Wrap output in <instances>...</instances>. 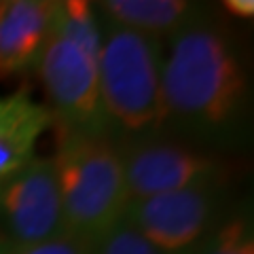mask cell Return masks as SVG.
Masks as SVG:
<instances>
[{
    "mask_svg": "<svg viewBox=\"0 0 254 254\" xmlns=\"http://www.w3.org/2000/svg\"><path fill=\"white\" fill-rule=\"evenodd\" d=\"M248 76L233 41L205 15L170 38L161 66L163 131L229 138L246 115Z\"/></svg>",
    "mask_w": 254,
    "mask_h": 254,
    "instance_id": "6da1fadb",
    "label": "cell"
},
{
    "mask_svg": "<svg viewBox=\"0 0 254 254\" xmlns=\"http://www.w3.org/2000/svg\"><path fill=\"white\" fill-rule=\"evenodd\" d=\"M102 21L93 2H55L51 34L36 64L53 123L62 133L104 136L100 106Z\"/></svg>",
    "mask_w": 254,
    "mask_h": 254,
    "instance_id": "7a4b0ae2",
    "label": "cell"
},
{
    "mask_svg": "<svg viewBox=\"0 0 254 254\" xmlns=\"http://www.w3.org/2000/svg\"><path fill=\"white\" fill-rule=\"evenodd\" d=\"M161 66L159 41L102 21L100 106L104 133L117 146L163 133Z\"/></svg>",
    "mask_w": 254,
    "mask_h": 254,
    "instance_id": "3957f363",
    "label": "cell"
},
{
    "mask_svg": "<svg viewBox=\"0 0 254 254\" xmlns=\"http://www.w3.org/2000/svg\"><path fill=\"white\" fill-rule=\"evenodd\" d=\"M64 233L91 244L125 220L129 193L119 146L104 136L62 133L53 155Z\"/></svg>",
    "mask_w": 254,
    "mask_h": 254,
    "instance_id": "277c9868",
    "label": "cell"
},
{
    "mask_svg": "<svg viewBox=\"0 0 254 254\" xmlns=\"http://www.w3.org/2000/svg\"><path fill=\"white\" fill-rule=\"evenodd\" d=\"M216 185L203 182L129 201L125 222L161 254H187L216 227Z\"/></svg>",
    "mask_w": 254,
    "mask_h": 254,
    "instance_id": "5b68a950",
    "label": "cell"
},
{
    "mask_svg": "<svg viewBox=\"0 0 254 254\" xmlns=\"http://www.w3.org/2000/svg\"><path fill=\"white\" fill-rule=\"evenodd\" d=\"M64 233V214L53 157L34 155L0 182V240L30 246Z\"/></svg>",
    "mask_w": 254,
    "mask_h": 254,
    "instance_id": "8992f818",
    "label": "cell"
},
{
    "mask_svg": "<svg viewBox=\"0 0 254 254\" xmlns=\"http://www.w3.org/2000/svg\"><path fill=\"white\" fill-rule=\"evenodd\" d=\"M129 201L216 182L218 163L199 150L161 136L119 146Z\"/></svg>",
    "mask_w": 254,
    "mask_h": 254,
    "instance_id": "52a82bcc",
    "label": "cell"
},
{
    "mask_svg": "<svg viewBox=\"0 0 254 254\" xmlns=\"http://www.w3.org/2000/svg\"><path fill=\"white\" fill-rule=\"evenodd\" d=\"M58 0H0V78L36 68L51 34Z\"/></svg>",
    "mask_w": 254,
    "mask_h": 254,
    "instance_id": "ba28073f",
    "label": "cell"
},
{
    "mask_svg": "<svg viewBox=\"0 0 254 254\" xmlns=\"http://www.w3.org/2000/svg\"><path fill=\"white\" fill-rule=\"evenodd\" d=\"M53 125V115L28 93L0 95V182L36 155V144Z\"/></svg>",
    "mask_w": 254,
    "mask_h": 254,
    "instance_id": "9c48e42d",
    "label": "cell"
},
{
    "mask_svg": "<svg viewBox=\"0 0 254 254\" xmlns=\"http://www.w3.org/2000/svg\"><path fill=\"white\" fill-rule=\"evenodd\" d=\"M100 19L163 43L199 19L205 11L189 0H102L93 2Z\"/></svg>",
    "mask_w": 254,
    "mask_h": 254,
    "instance_id": "30bf717a",
    "label": "cell"
},
{
    "mask_svg": "<svg viewBox=\"0 0 254 254\" xmlns=\"http://www.w3.org/2000/svg\"><path fill=\"white\" fill-rule=\"evenodd\" d=\"M187 254H254V231L248 216L220 222Z\"/></svg>",
    "mask_w": 254,
    "mask_h": 254,
    "instance_id": "8fae6325",
    "label": "cell"
},
{
    "mask_svg": "<svg viewBox=\"0 0 254 254\" xmlns=\"http://www.w3.org/2000/svg\"><path fill=\"white\" fill-rule=\"evenodd\" d=\"M87 254H161L153 248L131 225L123 220L121 225L110 229L106 235L89 244Z\"/></svg>",
    "mask_w": 254,
    "mask_h": 254,
    "instance_id": "7c38bea8",
    "label": "cell"
},
{
    "mask_svg": "<svg viewBox=\"0 0 254 254\" xmlns=\"http://www.w3.org/2000/svg\"><path fill=\"white\" fill-rule=\"evenodd\" d=\"M89 244L81 242L76 237L62 233L53 240L30 244V246H9L4 244L0 246V254H87Z\"/></svg>",
    "mask_w": 254,
    "mask_h": 254,
    "instance_id": "4fadbf2b",
    "label": "cell"
},
{
    "mask_svg": "<svg viewBox=\"0 0 254 254\" xmlns=\"http://www.w3.org/2000/svg\"><path fill=\"white\" fill-rule=\"evenodd\" d=\"M225 9L237 19H252L254 17V0H227Z\"/></svg>",
    "mask_w": 254,
    "mask_h": 254,
    "instance_id": "5bb4252c",
    "label": "cell"
},
{
    "mask_svg": "<svg viewBox=\"0 0 254 254\" xmlns=\"http://www.w3.org/2000/svg\"><path fill=\"white\" fill-rule=\"evenodd\" d=\"M0 246H2V240H0Z\"/></svg>",
    "mask_w": 254,
    "mask_h": 254,
    "instance_id": "9a60e30c",
    "label": "cell"
}]
</instances>
